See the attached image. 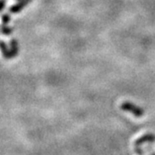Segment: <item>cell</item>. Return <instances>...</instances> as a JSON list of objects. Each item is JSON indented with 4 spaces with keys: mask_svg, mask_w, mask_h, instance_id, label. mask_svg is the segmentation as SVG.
I'll return each mask as SVG.
<instances>
[{
    "mask_svg": "<svg viewBox=\"0 0 155 155\" xmlns=\"http://www.w3.org/2000/svg\"><path fill=\"white\" fill-rule=\"evenodd\" d=\"M120 108L123 110H124V111H126V112L132 113L133 115L137 117V118L142 117L144 115V113H145V112H144V109L142 107H138V106H137L135 104H133L131 102H127V101L124 102L123 104L120 105Z\"/></svg>",
    "mask_w": 155,
    "mask_h": 155,
    "instance_id": "cell-1",
    "label": "cell"
},
{
    "mask_svg": "<svg viewBox=\"0 0 155 155\" xmlns=\"http://www.w3.org/2000/svg\"><path fill=\"white\" fill-rule=\"evenodd\" d=\"M154 141H155V135L151 134V133H148V134L144 135L141 137H139L138 139H137L135 142V145H136V147H140L146 143H152Z\"/></svg>",
    "mask_w": 155,
    "mask_h": 155,
    "instance_id": "cell-2",
    "label": "cell"
},
{
    "mask_svg": "<svg viewBox=\"0 0 155 155\" xmlns=\"http://www.w3.org/2000/svg\"><path fill=\"white\" fill-rule=\"evenodd\" d=\"M0 49H1V51L4 55V57L6 59H10V58H12L13 57V55L12 53V51H10L7 46H6V44L3 42V41H0Z\"/></svg>",
    "mask_w": 155,
    "mask_h": 155,
    "instance_id": "cell-3",
    "label": "cell"
},
{
    "mask_svg": "<svg viewBox=\"0 0 155 155\" xmlns=\"http://www.w3.org/2000/svg\"><path fill=\"white\" fill-rule=\"evenodd\" d=\"M10 46H12V49H10V51H12L13 56H15L16 54H18V44L16 43L15 40H12V44H10Z\"/></svg>",
    "mask_w": 155,
    "mask_h": 155,
    "instance_id": "cell-4",
    "label": "cell"
},
{
    "mask_svg": "<svg viewBox=\"0 0 155 155\" xmlns=\"http://www.w3.org/2000/svg\"><path fill=\"white\" fill-rule=\"evenodd\" d=\"M152 155H155V153H154V154H152Z\"/></svg>",
    "mask_w": 155,
    "mask_h": 155,
    "instance_id": "cell-5",
    "label": "cell"
}]
</instances>
